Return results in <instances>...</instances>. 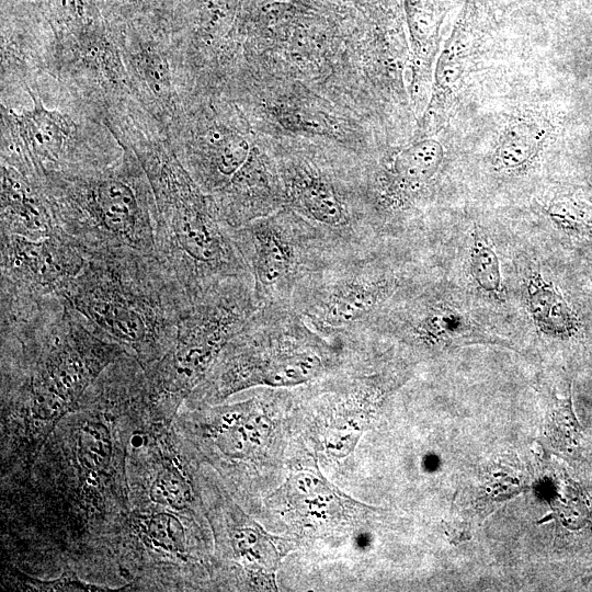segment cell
<instances>
[{"label":"cell","mask_w":592,"mask_h":592,"mask_svg":"<svg viewBox=\"0 0 592 592\" xmlns=\"http://www.w3.org/2000/svg\"><path fill=\"white\" fill-rule=\"evenodd\" d=\"M61 298L144 368L170 351L191 306L157 255L135 252L87 259Z\"/></svg>","instance_id":"cell-1"},{"label":"cell","mask_w":592,"mask_h":592,"mask_svg":"<svg viewBox=\"0 0 592 592\" xmlns=\"http://www.w3.org/2000/svg\"><path fill=\"white\" fill-rule=\"evenodd\" d=\"M155 200L156 255L192 305L224 283L251 276L235 229L170 152L139 157Z\"/></svg>","instance_id":"cell-2"},{"label":"cell","mask_w":592,"mask_h":592,"mask_svg":"<svg viewBox=\"0 0 592 592\" xmlns=\"http://www.w3.org/2000/svg\"><path fill=\"white\" fill-rule=\"evenodd\" d=\"M58 228L86 259L116 252L156 255L155 200L140 163L47 173L39 184Z\"/></svg>","instance_id":"cell-3"},{"label":"cell","mask_w":592,"mask_h":592,"mask_svg":"<svg viewBox=\"0 0 592 592\" xmlns=\"http://www.w3.org/2000/svg\"><path fill=\"white\" fill-rule=\"evenodd\" d=\"M345 344L316 330L291 304L260 306L230 339L203 391L226 397L254 385L295 386L322 376Z\"/></svg>","instance_id":"cell-4"},{"label":"cell","mask_w":592,"mask_h":592,"mask_svg":"<svg viewBox=\"0 0 592 592\" xmlns=\"http://www.w3.org/2000/svg\"><path fill=\"white\" fill-rule=\"evenodd\" d=\"M382 252L376 246L332 258L296 289L291 305L327 337L357 333L405 283Z\"/></svg>","instance_id":"cell-5"},{"label":"cell","mask_w":592,"mask_h":592,"mask_svg":"<svg viewBox=\"0 0 592 592\" xmlns=\"http://www.w3.org/2000/svg\"><path fill=\"white\" fill-rule=\"evenodd\" d=\"M252 277L230 280L193 303L170 351L145 371L164 397H179L206 378L230 339L260 307Z\"/></svg>","instance_id":"cell-6"},{"label":"cell","mask_w":592,"mask_h":592,"mask_svg":"<svg viewBox=\"0 0 592 592\" xmlns=\"http://www.w3.org/2000/svg\"><path fill=\"white\" fill-rule=\"evenodd\" d=\"M259 304H291L311 274L341 255L292 209L257 218L235 229Z\"/></svg>","instance_id":"cell-7"},{"label":"cell","mask_w":592,"mask_h":592,"mask_svg":"<svg viewBox=\"0 0 592 592\" xmlns=\"http://www.w3.org/2000/svg\"><path fill=\"white\" fill-rule=\"evenodd\" d=\"M0 297H62L87 259L59 229L43 239L1 232Z\"/></svg>","instance_id":"cell-8"},{"label":"cell","mask_w":592,"mask_h":592,"mask_svg":"<svg viewBox=\"0 0 592 592\" xmlns=\"http://www.w3.org/2000/svg\"><path fill=\"white\" fill-rule=\"evenodd\" d=\"M59 230L41 186L1 164V232L37 240Z\"/></svg>","instance_id":"cell-9"},{"label":"cell","mask_w":592,"mask_h":592,"mask_svg":"<svg viewBox=\"0 0 592 592\" xmlns=\"http://www.w3.org/2000/svg\"><path fill=\"white\" fill-rule=\"evenodd\" d=\"M445 157L441 141L421 139L392 159L386 182L380 185V204L389 213L408 209L437 175Z\"/></svg>","instance_id":"cell-10"},{"label":"cell","mask_w":592,"mask_h":592,"mask_svg":"<svg viewBox=\"0 0 592 592\" xmlns=\"http://www.w3.org/2000/svg\"><path fill=\"white\" fill-rule=\"evenodd\" d=\"M526 310L535 327L553 338H569L580 328V321L554 283L532 267L524 277Z\"/></svg>","instance_id":"cell-11"},{"label":"cell","mask_w":592,"mask_h":592,"mask_svg":"<svg viewBox=\"0 0 592 592\" xmlns=\"http://www.w3.org/2000/svg\"><path fill=\"white\" fill-rule=\"evenodd\" d=\"M546 127L534 117L511 121L498 140L493 164L499 171L516 173L530 168L544 149Z\"/></svg>","instance_id":"cell-12"},{"label":"cell","mask_w":592,"mask_h":592,"mask_svg":"<svg viewBox=\"0 0 592 592\" xmlns=\"http://www.w3.org/2000/svg\"><path fill=\"white\" fill-rule=\"evenodd\" d=\"M470 56L465 33L454 32L440 54L434 73L433 96L430 110L444 113L464 82Z\"/></svg>","instance_id":"cell-13"},{"label":"cell","mask_w":592,"mask_h":592,"mask_svg":"<svg viewBox=\"0 0 592 592\" xmlns=\"http://www.w3.org/2000/svg\"><path fill=\"white\" fill-rule=\"evenodd\" d=\"M469 273L475 284L486 294L501 297L503 280L500 260L488 236L475 229L468 253Z\"/></svg>","instance_id":"cell-14"},{"label":"cell","mask_w":592,"mask_h":592,"mask_svg":"<svg viewBox=\"0 0 592 592\" xmlns=\"http://www.w3.org/2000/svg\"><path fill=\"white\" fill-rule=\"evenodd\" d=\"M112 440L109 429L100 422H88L77 433V458L92 474L104 470L111 458Z\"/></svg>","instance_id":"cell-15"},{"label":"cell","mask_w":592,"mask_h":592,"mask_svg":"<svg viewBox=\"0 0 592 592\" xmlns=\"http://www.w3.org/2000/svg\"><path fill=\"white\" fill-rule=\"evenodd\" d=\"M133 61L150 92L160 101H170L172 81L166 57L155 47L141 46L133 54Z\"/></svg>","instance_id":"cell-16"},{"label":"cell","mask_w":592,"mask_h":592,"mask_svg":"<svg viewBox=\"0 0 592 592\" xmlns=\"http://www.w3.org/2000/svg\"><path fill=\"white\" fill-rule=\"evenodd\" d=\"M141 534L155 548L167 553H184V530L179 520L170 513H156L140 522Z\"/></svg>","instance_id":"cell-17"},{"label":"cell","mask_w":592,"mask_h":592,"mask_svg":"<svg viewBox=\"0 0 592 592\" xmlns=\"http://www.w3.org/2000/svg\"><path fill=\"white\" fill-rule=\"evenodd\" d=\"M150 499L160 505L181 510L191 500L190 488L181 473L172 467H163L156 476L149 492Z\"/></svg>","instance_id":"cell-18"},{"label":"cell","mask_w":592,"mask_h":592,"mask_svg":"<svg viewBox=\"0 0 592 592\" xmlns=\"http://www.w3.org/2000/svg\"><path fill=\"white\" fill-rule=\"evenodd\" d=\"M129 1H133V2H145L146 0H129Z\"/></svg>","instance_id":"cell-19"}]
</instances>
